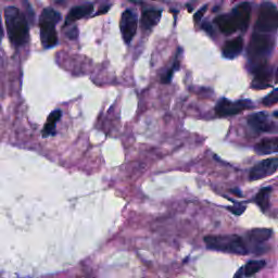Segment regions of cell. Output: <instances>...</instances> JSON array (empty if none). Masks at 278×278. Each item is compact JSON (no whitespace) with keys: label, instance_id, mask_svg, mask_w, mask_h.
<instances>
[{"label":"cell","instance_id":"ba28073f","mask_svg":"<svg viewBox=\"0 0 278 278\" xmlns=\"http://www.w3.org/2000/svg\"><path fill=\"white\" fill-rule=\"evenodd\" d=\"M232 17L235 19L237 27L240 31H246L250 23L251 4L250 2H242L232 10Z\"/></svg>","mask_w":278,"mask_h":278},{"label":"cell","instance_id":"5b68a950","mask_svg":"<svg viewBox=\"0 0 278 278\" xmlns=\"http://www.w3.org/2000/svg\"><path fill=\"white\" fill-rule=\"evenodd\" d=\"M252 107V102L250 100H239V101H230L228 99H221L217 102L215 107V112L220 116H229L234 114H238L244 110H247Z\"/></svg>","mask_w":278,"mask_h":278},{"label":"cell","instance_id":"7c38bea8","mask_svg":"<svg viewBox=\"0 0 278 278\" xmlns=\"http://www.w3.org/2000/svg\"><path fill=\"white\" fill-rule=\"evenodd\" d=\"M215 23L219 26L220 31L225 35H231L232 33L238 31L232 14H222V16L215 19Z\"/></svg>","mask_w":278,"mask_h":278},{"label":"cell","instance_id":"ac0fdd59","mask_svg":"<svg viewBox=\"0 0 278 278\" xmlns=\"http://www.w3.org/2000/svg\"><path fill=\"white\" fill-rule=\"evenodd\" d=\"M265 264V261L263 260H252L249 261L245 265L244 269H242V273H244V275L246 277H250L252 275H255L257 272H260L263 267H264Z\"/></svg>","mask_w":278,"mask_h":278},{"label":"cell","instance_id":"2e32d148","mask_svg":"<svg viewBox=\"0 0 278 278\" xmlns=\"http://www.w3.org/2000/svg\"><path fill=\"white\" fill-rule=\"evenodd\" d=\"M61 116H62V112L60 110H54L49 114L47 122L46 124H45L44 128H43L44 137H49V136L54 134L55 124H57V122H59V120L61 119Z\"/></svg>","mask_w":278,"mask_h":278},{"label":"cell","instance_id":"d4e9b609","mask_svg":"<svg viewBox=\"0 0 278 278\" xmlns=\"http://www.w3.org/2000/svg\"><path fill=\"white\" fill-rule=\"evenodd\" d=\"M77 35H78V31H77V27H72L70 29V31L67 32V36L70 39H76L77 38Z\"/></svg>","mask_w":278,"mask_h":278},{"label":"cell","instance_id":"ffe728a7","mask_svg":"<svg viewBox=\"0 0 278 278\" xmlns=\"http://www.w3.org/2000/svg\"><path fill=\"white\" fill-rule=\"evenodd\" d=\"M271 191H272L271 187H266V188L261 189L259 191V194H257L255 197V201H256L257 205H259L263 211H265L267 209V206H269L270 204L269 200H270Z\"/></svg>","mask_w":278,"mask_h":278},{"label":"cell","instance_id":"e0dca14e","mask_svg":"<svg viewBox=\"0 0 278 278\" xmlns=\"http://www.w3.org/2000/svg\"><path fill=\"white\" fill-rule=\"evenodd\" d=\"M248 236H249V238L253 242L262 244V242H264L271 238L272 230L267 228H254L249 231Z\"/></svg>","mask_w":278,"mask_h":278},{"label":"cell","instance_id":"52a82bcc","mask_svg":"<svg viewBox=\"0 0 278 278\" xmlns=\"http://www.w3.org/2000/svg\"><path fill=\"white\" fill-rule=\"evenodd\" d=\"M277 170H278V156L265 159L261 161V162L256 163L253 168H252L249 174V179L250 180L262 179L272 174H274Z\"/></svg>","mask_w":278,"mask_h":278},{"label":"cell","instance_id":"83f0119b","mask_svg":"<svg viewBox=\"0 0 278 278\" xmlns=\"http://www.w3.org/2000/svg\"><path fill=\"white\" fill-rule=\"evenodd\" d=\"M274 116H275V118H278V111H276V112L274 113Z\"/></svg>","mask_w":278,"mask_h":278},{"label":"cell","instance_id":"30bf717a","mask_svg":"<svg viewBox=\"0 0 278 278\" xmlns=\"http://www.w3.org/2000/svg\"><path fill=\"white\" fill-rule=\"evenodd\" d=\"M248 125L250 126L251 129L257 131V133L269 131L272 128V123L265 112H257L250 115L248 119Z\"/></svg>","mask_w":278,"mask_h":278},{"label":"cell","instance_id":"8fae6325","mask_svg":"<svg viewBox=\"0 0 278 278\" xmlns=\"http://www.w3.org/2000/svg\"><path fill=\"white\" fill-rule=\"evenodd\" d=\"M93 10H94L93 3H86V4H82V6L74 7L73 9H71L70 12L68 13L67 19H65V25H70L74 22H76L79 19H83L85 17L89 16V14L93 12Z\"/></svg>","mask_w":278,"mask_h":278},{"label":"cell","instance_id":"9c48e42d","mask_svg":"<svg viewBox=\"0 0 278 278\" xmlns=\"http://www.w3.org/2000/svg\"><path fill=\"white\" fill-rule=\"evenodd\" d=\"M40 40L45 48H51L58 44V35L55 25L46 22H39Z\"/></svg>","mask_w":278,"mask_h":278},{"label":"cell","instance_id":"3957f363","mask_svg":"<svg viewBox=\"0 0 278 278\" xmlns=\"http://www.w3.org/2000/svg\"><path fill=\"white\" fill-rule=\"evenodd\" d=\"M273 48H274V38L266 33L256 32L252 35L249 47H248V55H249L250 61L255 65L264 63Z\"/></svg>","mask_w":278,"mask_h":278},{"label":"cell","instance_id":"d6986e66","mask_svg":"<svg viewBox=\"0 0 278 278\" xmlns=\"http://www.w3.org/2000/svg\"><path fill=\"white\" fill-rule=\"evenodd\" d=\"M61 20V16L58 11H55L52 8H47L45 9L42 16H40L39 22H46V23H51V24H58Z\"/></svg>","mask_w":278,"mask_h":278},{"label":"cell","instance_id":"4fadbf2b","mask_svg":"<svg viewBox=\"0 0 278 278\" xmlns=\"http://www.w3.org/2000/svg\"><path fill=\"white\" fill-rule=\"evenodd\" d=\"M244 48V40L241 37H236L231 40H228L223 47V55L225 58L234 59L237 55H239Z\"/></svg>","mask_w":278,"mask_h":278},{"label":"cell","instance_id":"5bb4252c","mask_svg":"<svg viewBox=\"0 0 278 278\" xmlns=\"http://www.w3.org/2000/svg\"><path fill=\"white\" fill-rule=\"evenodd\" d=\"M161 16H162L161 10H146L141 16V26L146 31H149L159 23Z\"/></svg>","mask_w":278,"mask_h":278},{"label":"cell","instance_id":"6da1fadb","mask_svg":"<svg viewBox=\"0 0 278 278\" xmlns=\"http://www.w3.org/2000/svg\"><path fill=\"white\" fill-rule=\"evenodd\" d=\"M4 21L8 36L14 46H22L28 40V24L21 11L16 7L4 9Z\"/></svg>","mask_w":278,"mask_h":278},{"label":"cell","instance_id":"8992f818","mask_svg":"<svg viewBox=\"0 0 278 278\" xmlns=\"http://www.w3.org/2000/svg\"><path fill=\"white\" fill-rule=\"evenodd\" d=\"M138 20L133 10H125L121 17L120 28L122 33V37L126 44H129L134 38L136 31H137Z\"/></svg>","mask_w":278,"mask_h":278},{"label":"cell","instance_id":"44dd1931","mask_svg":"<svg viewBox=\"0 0 278 278\" xmlns=\"http://www.w3.org/2000/svg\"><path fill=\"white\" fill-rule=\"evenodd\" d=\"M277 102H278V88L273 90L272 93H270L262 100V103L266 105V107H269V105H274Z\"/></svg>","mask_w":278,"mask_h":278},{"label":"cell","instance_id":"4316f807","mask_svg":"<svg viewBox=\"0 0 278 278\" xmlns=\"http://www.w3.org/2000/svg\"><path fill=\"white\" fill-rule=\"evenodd\" d=\"M276 83H278V69L276 71Z\"/></svg>","mask_w":278,"mask_h":278},{"label":"cell","instance_id":"603a6c76","mask_svg":"<svg viewBox=\"0 0 278 278\" xmlns=\"http://www.w3.org/2000/svg\"><path fill=\"white\" fill-rule=\"evenodd\" d=\"M230 212H232V213L236 214V215H240L242 212L245 211L246 209V206L245 205H242V204H235L234 206H230V208H228Z\"/></svg>","mask_w":278,"mask_h":278},{"label":"cell","instance_id":"277c9868","mask_svg":"<svg viewBox=\"0 0 278 278\" xmlns=\"http://www.w3.org/2000/svg\"><path fill=\"white\" fill-rule=\"evenodd\" d=\"M278 29V10L271 2L261 4L259 17L255 23V31L260 33H273Z\"/></svg>","mask_w":278,"mask_h":278},{"label":"cell","instance_id":"7a4b0ae2","mask_svg":"<svg viewBox=\"0 0 278 278\" xmlns=\"http://www.w3.org/2000/svg\"><path fill=\"white\" fill-rule=\"evenodd\" d=\"M206 247L210 249L229 252L236 254H247L248 248L241 237L237 235L208 236L204 238Z\"/></svg>","mask_w":278,"mask_h":278},{"label":"cell","instance_id":"7402d4cb","mask_svg":"<svg viewBox=\"0 0 278 278\" xmlns=\"http://www.w3.org/2000/svg\"><path fill=\"white\" fill-rule=\"evenodd\" d=\"M177 64H178V62H177V60H176L175 64L171 68V70L169 71V72L162 76V83H170L171 82L172 76H173V73L175 72L176 69H177Z\"/></svg>","mask_w":278,"mask_h":278},{"label":"cell","instance_id":"484cf974","mask_svg":"<svg viewBox=\"0 0 278 278\" xmlns=\"http://www.w3.org/2000/svg\"><path fill=\"white\" fill-rule=\"evenodd\" d=\"M203 28H204V29H206V32H208V33H210V34H212V27L210 26V25H209L208 23H205V24H203Z\"/></svg>","mask_w":278,"mask_h":278},{"label":"cell","instance_id":"9a60e30c","mask_svg":"<svg viewBox=\"0 0 278 278\" xmlns=\"http://www.w3.org/2000/svg\"><path fill=\"white\" fill-rule=\"evenodd\" d=\"M254 150L256 153L263 155L278 152V137L265 138L261 140L259 144H256Z\"/></svg>","mask_w":278,"mask_h":278},{"label":"cell","instance_id":"cb8c5ba5","mask_svg":"<svg viewBox=\"0 0 278 278\" xmlns=\"http://www.w3.org/2000/svg\"><path fill=\"white\" fill-rule=\"evenodd\" d=\"M206 9H208V6H204V7H202L200 10H198V12H197L195 14V22L196 23H199L201 21V19L203 18L204 16V13L206 11Z\"/></svg>","mask_w":278,"mask_h":278}]
</instances>
